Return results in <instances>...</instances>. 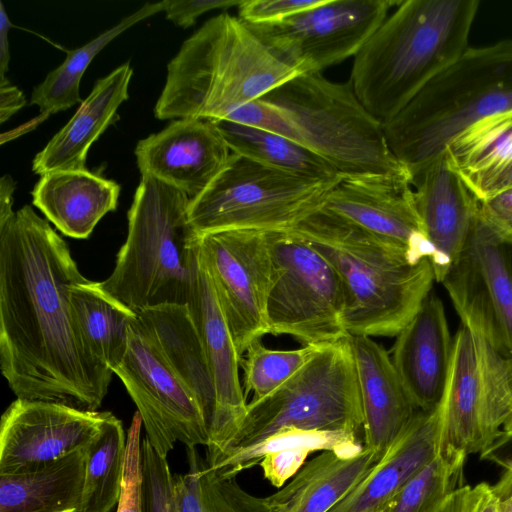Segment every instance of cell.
I'll return each mask as SVG.
<instances>
[{
  "label": "cell",
  "instance_id": "obj_17",
  "mask_svg": "<svg viewBox=\"0 0 512 512\" xmlns=\"http://www.w3.org/2000/svg\"><path fill=\"white\" fill-rule=\"evenodd\" d=\"M187 307L200 336L215 389V416L206 447V459H210L230 446L248 403L239 375L242 357L219 303L201 249L197 278Z\"/></svg>",
  "mask_w": 512,
  "mask_h": 512
},
{
  "label": "cell",
  "instance_id": "obj_13",
  "mask_svg": "<svg viewBox=\"0 0 512 512\" xmlns=\"http://www.w3.org/2000/svg\"><path fill=\"white\" fill-rule=\"evenodd\" d=\"M400 2L324 0L281 22L247 26L298 74L321 72L354 57Z\"/></svg>",
  "mask_w": 512,
  "mask_h": 512
},
{
  "label": "cell",
  "instance_id": "obj_9",
  "mask_svg": "<svg viewBox=\"0 0 512 512\" xmlns=\"http://www.w3.org/2000/svg\"><path fill=\"white\" fill-rule=\"evenodd\" d=\"M284 428L363 433L357 374L347 337L320 347L276 391L251 400L228 448L256 443Z\"/></svg>",
  "mask_w": 512,
  "mask_h": 512
},
{
  "label": "cell",
  "instance_id": "obj_38",
  "mask_svg": "<svg viewBox=\"0 0 512 512\" xmlns=\"http://www.w3.org/2000/svg\"><path fill=\"white\" fill-rule=\"evenodd\" d=\"M141 512H175L167 457L157 452L146 436L141 442Z\"/></svg>",
  "mask_w": 512,
  "mask_h": 512
},
{
  "label": "cell",
  "instance_id": "obj_2",
  "mask_svg": "<svg viewBox=\"0 0 512 512\" xmlns=\"http://www.w3.org/2000/svg\"><path fill=\"white\" fill-rule=\"evenodd\" d=\"M478 0H406L354 56L350 82L383 124L469 49Z\"/></svg>",
  "mask_w": 512,
  "mask_h": 512
},
{
  "label": "cell",
  "instance_id": "obj_36",
  "mask_svg": "<svg viewBox=\"0 0 512 512\" xmlns=\"http://www.w3.org/2000/svg\"><path fill=\"white\" fill-rule=\"evenodd\" d=\"M262 339V338H261ZM261 339L254 340L241 359L243 390L252 400L262 399L296 374L320 347L302 346L296 349H270Z\"/></svg>",
  "mask_w": 512,
  "mask_h": 512
},
{
  "label": "cell",
  "instance_id": "obj_30",
  "mask_svg": "<svg viewBox=\"0 0 512 512\" xmlns=\"http://www.w3.org/2000/svg\"><path fill=\"white\" fill-rule=\"evenodd\" d=\"M443 153L449 167L479 199L488 185L512 168V110L472 122Z\"/></svg>",
  "mask_w": 512,
  "mask_h": 512
},
{
  "label": "cell",
  "instance_id": "obj_43",
  "mask_svg": "<svg viewBox=\"0 0 512 512\" xmlns=\"http://www.w3.org/2000/svg\"><path fill=\"white\" fill-rule=\"evenodd\" d=\"M242 0H164L166 18L175 25L187 28L198 16L214 9H229L239 6Z\"/></svg>",
  "mask_w": 512,
  "mask_h": 512
},
{
  "label": "cell",
  "instance_id": "obj_47",
  "mask_svg": "<svg viewBox=\"0 0 512 512\" xmlns=\"http://www.w3.org/2000/svg\"><path fill=\"white\" fill-rule=\"evenodd\" d=\"M25 103L24 94L16 86L11 84L0 86V122L4 123L8 120Z\"/></svg>",
  "mask_w": 512,
  "mask_h": 512
},
{
  "label": "cell",
  "instance_id": "obj_35",
  "mask_svg": "<svg viewBox=\"0 0 512 512\" xmlns=\"http://www.w3.org/2000/svg\"><path fill=\"white\" fill-rule=\"evenodd\" d=\"M160 11H163V1L146 3L87 44L68 51L62 64L49 72L45 79L34 87L31 104L37 105L40 112L47 116L81 103L80 81L93 58L123 31Z\"/></svg>",
  "mask_w": 512,
  "mask_h": 512
},
{
  "label": "cell",
  "instance_id": "obj_41",
  "mask_svg": "<svg viewBox=\"0 0 512 512\" xmlns=\"http://www.w3.org/2000/svg\"><path fill=\"white\" fill-rule=\"evenodd\" d=\"M324 0H242L239 18L246 24H273L286 20Z\"/></svg>",
  "mask_w": 512,
  "mask_h": 512
},
{
  "label": "cell",
  "instance_id": "obj_10",
  "mask_svg": "<svg viewBox=\"0 0 512 512\" xmlns=\"http://www.w3.org/2000/svg\"><path fill=\"white\" fill-rule=\"evenodd\" d=\"M266 234L271 255L266 300L269 334L287 335L312 347L348 337L345 295L333 266L292 230Z\"/></svg>",
  "mask_w": 512,
  "mask_h": 512
},
{
  "label": "cell",
  "instance_id": "obj_4",
  "mask_svg": "<svg viewBox=\"0 0 512 512\" xmlns=\"http://www.w3.org/2000/svg\"><path fill=\"white\" fill-rule=\"evenodd\" d=\"M292 231L306 238L337 272L348 335L396 337L436 281L429 260L415 263L404 251L323 208Z\"/></svg>",
  "mask_w": 512,
  "mask_h": 512
},
{
  "label": "cell",
  "instance_id": "obj_31",
  "mask_svg": "<svg viewBox=\"0 0 512 512\" xmlns=\"http://www.w3.org/2000/svg\"><path fill=\"white\" fill-rule=\"evenodd\" d=\"M76 326L91 357L112 372L122 361L137 313L85 279L70 289Z\"/></svg>",
  "mask_w": 512,
  "mask_h": 512
},
{
  "label": "cell",
  "instance_id": "obj_50",
  "mask_svg": "<svg viewBox=\"0 0 512 512\" xmlns=\"http://www.w3.org/2000/svg\"><path fill=\"white\" fill-rule=\"evenodd\" d=\"M509 187H512V168L488 185L478 200L483 201Z\"/></svg>",
  "mask_w": 512,
  "mask_h": 512
},
{
  "label": "cell",
  "instance_id": "obj_53",
  "mask_svg": "<svg viewBox=\"0 0 512 512\" xmlns=\"http://www.w3.org/2000/svg\"><path fill=\"white\" fill-rule=\"evenodd\" d=\"M390 510H391V501L384 504L383 506L379 507L378 509H376L373 512H390Z\"/></svg>",
  "mask_w": 512,
  "mask_h": 512
},
{
  "label": "cell",
  "instance_id": "obj_40",
  "mask_svg": "<svg viewBox=\"0 0 512 512\" xmlns=\"http://www.w3.org/2000/svg\"><path fill=\"white\" fill-rule=\"evenodd\" d=\"M141 426L137 412L128 429L123 489L116 512H141Z\"/></svg>",
  "mask_w": 512,
  "mask_h": 512
},
{
  "label": "cell",
  "instance_id": "obj_5",
  "mask_svg": "<svg viewBox=\"0 0 512 512\" xmlns=\"http://www.w3.org/2000/svg\"><path fill=\"white\" fill-rule=\"evenodd\" d=\"M190 201L177 188L142 175L114 270L98 282L106 294L136 313L188 304L200 258V235L189 221Z\"/></svg>",
  "mask_w": 512,
  "mask_h": 512
},
{
  "label": "cell",
  "instance_id": "obj_27",
  "mask_svg": "<svg viewBox=\"0 0 512 512\" xmlns=\"http://www.w3.org/2000/svg\"><path fill=\"white\" fill-rule=\"evenodd\" d=\"M384 452L366 446L355 455L321 452L265 497L268 512H328L374 468Z\"/></svg>",
  "mask_w": 512,
  "mask_h": 512
},
{
  "label": "cell",
  "instance_id": "obj_22",
  "mask_svg": "<svg viewBox=\"0 0 512 512\" xmlns=\"http://www.w3.org/2000/svg\"><path fill=\"white\" fill-rule=\"evenodd\" d=\"M363 448L360 434L353 431L284 428L256 443L228 448L206 462L223 478H235L259 465L264 478L280 489L303 467L311 453L334 451L355 455Z\"/></svg>",
  "mask_w": 512,
  "mask_h": 512
},
{
  "label": "cell",
  "instance_id": "obj_20",
  "mask_svg": "<svg viewBox=\"0 0 512 512\" xmlns=\"http://www.w3.org/2000/svg\"><path fill=\"white\" fill-rule=\"evenodd\" d=\"M453 339L441 299L432 291L396 335L391 360L417 410L441 402L447 384Z\"/></svg>",
  "mask_w": 512,
  "mask_h": 512
},
{
  "label": "cell",
  "instance_id": "obj_26",
  "mask_svg": "<svg viewBox=\"0 0 512 512\" xmlns=\"http://www.w3.org/2000/svg\"><path fill=\"white\" fill-rule=\"evenodd\" d=\"M31 194L33 205L59 231L85 239L105 214L116 209L120 186L87 169L55 171L42 175Z\"/></svg>",
  "mask_w": 512,
  "mask_h": 512
},
{
  "label": "cell",
  "instance_id": "obj_48",
  "mask_svg": "<svg viewBox=\"0 0 512 512\" xmlns=\"http://www.w3.org/2000/svg\"><path fill=\"white\" fill-rule=\"evenodd\" d=\"M16 184L10 175H4L0 179V223L6 221L14 213L12 210L13 192Z\"/></svg>",
  "mask_w": 512,
  "mask_h": 512
},
{
  "label": "cell",
  "instance_id": "obj_19",
  "mask_svg": "<svg viewBox=\"0 0 512 512\" xmlns=\"http://www.w3.org/2000/svg\"><path fill=\"white\" fill-rule=\"evenodd\" d=\"M409 173L423 229L435 252V280L442 282L465 246L480 202L449 167L444 153Z\"/></svg>",
  "mask_w": 512,
  "mask_h": 512
},
{
  "label": "cell",
  "instance_id": "obj_46",
  "mask_svg": "<svg viewBox=\"0 0 512 512\" xmlns=\"http://www.w3.org/2000/svg\"><path fill=\"white\" fill-rule=\"evenodd\" d=\"M12 23L7 15L4 4L0 1V86L10 84L6 78V72L9 68L10 52L8 33Z\"/></svg>",
  "mask_w": 512,
  "mask_h": 512
},
{
  "label": "cell",
  "instance_id": "obj_3",
  "mask_svg": "<svg viewBox=\"0 0 512 512\" xmlns=\"http://www.w3.org/2000/svg\"><path fill=\"white\" fill-rule=\"evenodd\" d=\"M298 73L275 57L239 17L207 20L167 64L156 118L221 120Z\"/></svg>",
  "mask_w": 512,
  "mask_h": 512
},
{
  "label": "cell",
  "instance_id": "obj_32",
  "mask_svg": "<svg viewBox=\"0 0 512 512\" xmlns=\"http://www.w3.org/2000/svg\"><path fill=\"white\" fill-rule=\"evenodd\" d=\"M213 121L234 154L310 179L343 178L330 163L301 143L226 119Z\"/></svg>",
  "mask_w": 512,
  "mask_h": 512
},
{
  "label": "cell",
  "instance_id": "obj_52",
  "mask_svg": "<svg viewBox=\"0 0 512 512\" xmlns=\"http://www.w3.org/2000/svg\"><path fill=\"white\" fill-rule=\"evenodd\" d=\"M500 512H512V493L501 500Z\"/></svg>",
  "mask_w": 512,
  "mask_h": 512
},
{
  "label": "cell",
  "instance_id": "obj_37",
  "mask_svg": "<svg viewBox=\"0 0 512 512\" xmlns=\"http://www.w3.org/2000/svg\"><path fill=\"white\" fill-rule=\"evenodd\" d=\"M464 464L438 454L391 500L390 512H422L463 485Z\"/></svg>",
  "mask_w": 512,
  "mask_h": 512
},
{
  "label": "cell",
  "instance_id": "obj_18",
  "mask_svg": "<svg viewBox=\"0 0 512 512\" xmlns=\"http://www.w3.org/2000/svg\"><path fill=\"white\" fill-rule=\"evenodd\" d=\"M231 151L213 120L182 118L140 140L135 148L141 175L198 197L228 163Z\"/></svg>",
  "mask_w": 512,
  "mask_h": 512
},
{
  "label": "cell",
  "instance_id": "obj_1",
  "mask_svg": "<svg viewBox=\"0 0 512 512\" xmlns=\"http://www.w3.org/2000/svg\"><path fill=\"white\" fill-rule=\"evenodd\" d=\"M85 279L31 206L0 223V368L17 398L101 406L113 372L88 353L70 302L71 287Z\"/></svg>",
  "mask_w": 512,
  "mask_h": 512
},
{
  "label": "cell",
  "instance_id": "obj_49",
  "mask_svg": "<svg viewBox=\"0 0 512 512\" xmlns=\"http://www.w3.org/2000/svg\"><path fill=\"white\" fill-rule=\"evenodd\" d=\"M501 499L493 492L492 487L483 483L482 491L471 512H500Z\"/></svg>",
  "mask_w": 512,
  "mask_h": 512
},
{
  "label": "cell",
  "instance_id": "obj_51",
  "mask_svg": "<svg viewBox=\"0 0 512 512\" xmlns=\"http://www.w3.org/2000/svg\"><path fill=\"white\" fill-rule=\"evenodd\" d=\"M506 373H507V382L510 393L511 400V416L508 421L505 423L502 430L512 429V358H506Z\"/></svg>",
  "mask_w": 512,
  "mask_h": 512
},
{
  "label": "cell",
  "instance_id": "obj_42",
  "mask_svg": "<svg viewBox=\"0 0 512 512\" xmlns=\"http://www.w3.org/2000/svg\"><path fill=\"white\" fill-rule=\"evenodd\" d=\"M480 459L500 466L503 473L498 482L491 486L502 500L512 493V429L502 430L495 441L480 452Z\"/></svg>",
  "mask_w": 512,
  "mask_h": 512
},
{
  "label": "cell",
  "instance_id": "obj_21",
  "mask_svg": "<svg viewBox=\"0 0 512 512\" xmlns=\"http://www.w3.org/2000/svg\"><path fill=\"white\" fill-rule=\"evenodd\" d=\"M485 405L478 339L461 324L453 338L450 369L440 403L439 454L465 464L469 454L487 448Z\"/></svg>",
  "mask_w": 512,
  "mask_h": 512
},
{
  "label": "cell",
  "instance_id": "obj_28",
  "mask_svg": "<svg viewBox=\"0 0 512 512\" xmlns=\"http://www.w3.org/2000/svg\"><path fill=\"white\" fill-rule=\"evenodd\" d=\"M86 448L14 473H0V512H76L82 498Z\"/></svg>",
  "mask_w": 512,
  "mask_h": 512
},
{
  "label": "cell",
  "instance_id": "obj_29",
  "mask_svg": "<svg viewBox=\"0 0 512 512\" xmlns=\"http://www.w3.org/2000/svg\"><path fill=\"white\" fill-rule=\"evenodd\" d=\"M137 316L198 400L209 437L215 416V389L203 345L187 305H162L140 311Z\"/></svg>",
  "mask_w": 512,
  "mask_h": 512
},
{
  "label": "cell",
  "instance_id": "obj_44",
  "mask_svg": "<svg viewBox=\"0 0 512 512\" xmlns=\"http://www.w3.org/2000/svg\"><path fill=\"white\" fill-rule=\"evenodd\" d=\"M480 202L481 213L503 231L512 232V187Z\"/></svg>",
  "mask_w": 512,
  "mask_h": 512
},
{
  "label": "cell",
  "instance_id": "obj_34",
  "mask_svg": "<svg viewBox=\"0 0 512 512\" xmlns=\"http://www.w3.org/2000/svg\"><path fill=\"white\" fill-rule=\"evenodd\" d=\"M127 438L111 412L86 449L85 479L76 512H110L118 505L124 481Z\"/></svg>",
  "mask_w": 512,
  "mask_h": 512
},
{
  "label": "cell",
  "instance_id": "obj_54",
  "mask_svg": "<svg viewBox=\"0 0 512 512\" xmlns=\"http://www.w3.org/2000/svg\"><path fill=\"white\" fill-rule=\"evenodd\" d=\"M510 242H511V245H512V235H511V237H510Z\"/></svg>",
  "mask_w": 512,
  "mask_h": 512
},
{
  "label": "cell",
  "instance_id": "obj_16",
  "mask_svg": "<svg viewBox=\"0 0 512 512\" xmlns=\"http://www.w3.org/2000/svg\"><path fill=\"white\" fill-rule=\"evenodd\" d=\"M109 411L16 398L0 422V473L40 466L86 448Z\"/></svg>",
  "mask_w": 512,
  "mask_h": 512
},
{
  "label": "cell",
  "instance_id": "obj_12",
  "mask_svg": "<svg viewBox=\"0 0 512 512\" xmlns=\"http://www.w3.org/2000/svg\"><path fill=\"white\" fill-rule=\"evenodd\" d=\"M113 374L136 404L146 437L157 452L167 457L176 442L186 447L208 446L207 424L198 400L138 316L129 331L126 353Z\"/></svg>",
  "mask_w": 512,
  "mask_h": 512
},
{
  "label": "cell",
  "instance_id": "obj_33",
  "mask_svg": "<svg viewBox=\"0 0 512 512\" xmlns=\"http://www.w3.org/2000/svg\"><path fill=\"white\" fill-rule=\"evenodd\" d=\"M189 471L173 474L175 512H268L265 497L255 496L235 478L217 476L196 447H186Z\"/></svg>",
  "mask_w": 512,
  "mask_h": 512
},
{
  "label": "cell",
  "instance_id": "obj_25",
  "mask_svg": "<svg viewBox=\"0 0 512 512\" xmlns=\"http://www.w3.org/2000/svg\"><path fill=\"white\" fill-rule=\"evenodd\" d=\"M132 72L130 64L124 63L95 82L68 123L37 153L32 163L34 173L42 176L86 169L90 146L112 124L118 107L129 97Z\"/></svg>",
  "mask_w": 512,
  "mask_h": 512
},
{
  "label": "cell",
  "instance_id": "obj_6",
  "mask_svg": "<svg viewBox=\"0 0 512 512\" xmlns=\"http://www.w3.org/2000/svg\"><path fill=\"white\" fill-rule=\"evenodd\" d=\"M512 110V39L469 48L384 124L388 145L408 171L443 153L472 122Z\"/></svg>",
  "mask_w": 512,
  "mask_h": 512
},
{
  "label": "cell",
  "instance_id": "obj_45",
  "mask_svg": "<svg viewBox=\"0 0 512 512\" xmlns=\"http://www.w3.org/2000/svg\"><path fill=\"white\" fill-rule=\"evenodd\" d=\"M482 487L483 483L474 487L464 485L422 512H471Z\"/></svg>",
  "mask_w": 512,
  "mask_h": 512
},
{
  "label": "cell",
  "instance_id": "obj_15",
  "mask_svg": "<svg viewBox=\"0 0 512 512\" xmlns=\"http://www.w3.org/2000/svg\"><path fill=\"white\" fill-rule=\"evenodd\" d=\"M419 263L434 258L419 216L408 169L341 178L321 207Z\"/></svg>",
  "mask_w": 512,
  "mask_h": 512
},
{
  "label": "cell",
  "instance_id": "obj_23",
  "mask_svg": "<svg viewBox=\"0 0 512 512\" xmlns=\"http://www.w3.org/2000/svg\"><path fill=\"white\" fill-rule=\"evenodd\" d=\"M354 358L363 413V444L385 451L419 411L407 394L390 354L372 337H347Z\"/></svg>",
  "mask_w": 512,
  "mask_h": 512
},
{
  "label": "cell",
  "instance_id": "obj_7",
  "mask_svg": "<svg viewBox=\"0 0 512 512\" xmlns=\"http://www.w3.org/2000/svg\"><path fill=\"white\" fill-rule=\"evenodd\" d=\"M261 98L283 109L304 145L343 178L407 169L392 153L384 124L362 104L350 81L333 82L322 72L298 74Z\"/></svg>",
  "mask_w": 512,
  "mask_h": 512
},
{
  "label": "cell",
  "instance_id": "obj_8",
  "mask_svg": "<svg viewBox=\"0 0 512 512\" xmlns=\"http://www.w3.org/2000/svg\"><path fill=\"white\" fill-rule=\"evenodd\" d=\"M338 181L302 177L231 153L221 173L190 201L189 221L198 235L292 230L323 206Z\"/></svg>",
  "mask_w": 512,
  "mask_h": 512
},
{
  "label": "cell",
  "instance_id": "obj_14",
  "mask_svg": "<svg viewBox=\"0 0 512 512\" xmlns=\"http://www.w3.org/2000/svg\"><path fill=\"white\" fill-rule=\"evenodd\" d=\"M202 257L242 357L256 339L269 334L266 300L271 255L266 232L227 230L200 235Z\"/></svg>",
  "mask_w": 512,
  "mask_h": 512
},
{
  "label": "cell",
  "instance_id": "obj_24",
  "mask_svg": "<svg viewBox=\"0 0 512 512\" xmlns=\"http://www.w3.org/2000/svg\"><path fill=\"white\" fill-rule=\"evenodd\" d=\"M440 431V404L430 411L419 410L374 468L328 512H373L390 502L439 454Z\"/></svg>",
  "mask_w": 512,
  "mask_h": 512
},
{
  "label": "cell",
  "instance_id": "obj_11",
  "mask_svg": "<svg viewBox=\"0 0 512 512\" xmlns=\"http://www.w3.org/2000/svg\"><path fill=\"white\" fill-rule=\"evenodd\" d=\"M511 235L478 208L465 246L441 282L461 324L504 358H512Z\"/></svg>",
  "mask_w": 512,
  "mask_h": 512
},
{
  "label": "cell",
  "instance_id": "obj_39",
  "mask_svg": "<svg viewBox=\"0 0 512 512\" xmlns=\"http://www.w3.org/2000/svg\"><path fill=\"white\" fill-rule=\"evenodd\" d=\"M224 119L281 135L304 145L302 136L289 115L263 98L238 107Z\"/></svg>",
  "mask_w": 512,
  "mask_h": 512
}]
</instances>
